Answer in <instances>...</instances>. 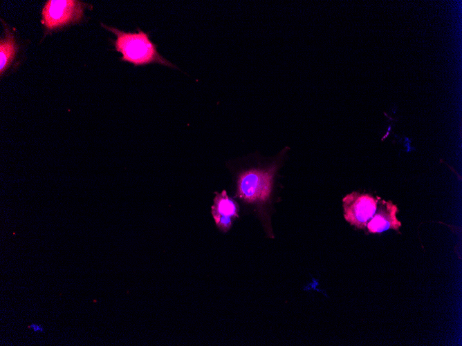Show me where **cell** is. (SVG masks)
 Returning a JSON list of instances; mask_svg holds the SVG:
<instances>
[{
	"instance_id": "cell-1",
	"label": "cell",
	"mask_w": 462,
	"mask_h": 346,
	"mask_svg": "<svg viewBox=\"0 0 462 346\" xmlns=\"http://www.w3.org/2000/svg\"><path fill=\"white\" fill-rule=\"evenodd\" d=\"M116 36L112 40L116 51L122 54L121 60L135 66L159 64L170 68L180 70L178 66L162 56L157 46L149 39V32L139 30L138 32H129L116 28L102 24Z\"/></svg>"
},
{
	"instance_id": "cell-2",
	"label": "cell",
	"mask_w": 462,
	"mask_h": 346,
	"mask_svg": "<svg viewBox=\"0 0 462 346\" xmlns=\"http://www.w3.org/2000/svg\"><path fill=\"white\" fill-rule=\"evenodd\" d=\"M276 166L267 170L250 169L242 172L237 180V195L247 202H265L271 193Z\"/></svg>"
},
{
	"instance_id": "cell-3",
	"label": "cell",
	"mask_w": 462,
	"mask_h": 346,
	"mask_svg": "<svg viewBox=\"0 0 462 346\" xmlns=\"http://www.w3.org/2000/svg\"><path fill=\"white\" fill-rule=\"evenodd\" d=\"M379 198L358 192L346 195L342 199L345 220L356 228L364 229L376 212Z\"/></svg>"
},
{
	"instance_id": "cell-4",
	"label": "cell",
	"mask_w": 462,
	"mask_h": 346,
	"mask_svg": "<svg viewBox=\"0 0 462 346\" xmlns=\"http://www.w3.org/2000/svg\"><path fill=\"white\" fill-rule=\"evenodd\" d=\"M83 4L75 0H49L42 9V23L49 30L80 20Z\"/></svg>"
},
{
	"instance_id": "cell-5",
	"label": "cell",
	"mask_w": 462,
	"mask_h": 346,
	"mask_svg": "<svg viewBox=\"0 0 462 346\" xmlns=\"http://www.w3.org/2000/svg\"><path fill=\"white\" fill-rule=\"evenodd\" d=\"M215 194L212 214L218 228L226 232L231 228L233 220L239 217L238 204L228 195L225 190Z\"/></svg>"
},
{
	"instance_id": "cell-6",
	"label": "cell",
	"mask_w": 462,
	"mask_h": 346,
	"mask_svg": "<svg viewBox=\"0 0 462 346\" xmlns=\"http://www.w3.org/2000/svg\"><path fill=\"white\" fill-rule=\"evenodd\" d=\"M398 211L397 206L391 201H385L380 198L376 212L366 228L373 233H381L389 229L398 230L401 226L396 217Z\"/></svg>"
},
{
	"instance_id": "cell-7",
	"label": "cell",
	"mask_w": 462,
	"mask_h": 346,
	"mask_svg": "<svg viewBox=\"0 0 462 346\" xmlns=\"http://www.w3.org/2000/svg\"><path fill=\"white\" fill-rule=\"evenodd\" d=\"M17 44L13 35L6 30V36L0 41V73L1 75L6 70L13 60L16 52Z\"/></svg>"
},
{
	"instance_id": "cell-8",
	"label": "cell",
	"mask_w": 462,
	"mask_h": 346,
	"mask_svg": "<svg viewBox=\"0 0 462 346\" xmlns=\"http://www.w3.org/2000/svg\"><path fill=\"white\" fill-rule=\"evenodd\" d=\"M29 328L36 332H41L44 331V329L41 325L35 323L31 324L29 326Z\"/></svg>"
}]
</instances>
